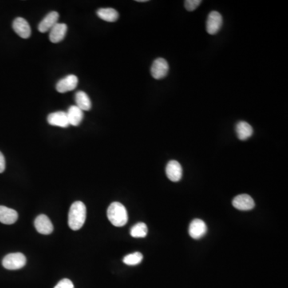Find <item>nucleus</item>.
Wrapping results in <instances>:
<instances>
[{"instance_id":"7","label":"nucleus","mask_w":288,"mask_h":288,"mask_svg":"<svg viewBox=\"0 0 288 288\" xmlns=\"http://www.w3.org/2000/svg\"><path fill=\"white\" fill-rule=\"evenodd\" d=\"M12 28L16 34L23 39H28L32 35V29L26 20L18 17L13 21Z\"/></svg>"},{"instance_id":"21","label":"nucleus","mask_w":288,"mask_h":288,"mask_svg":"<svg viewBox=\"0 0 288 288\" xmlns=\"http://www.w3.org/2000/svg\"><path fill=\"white\" fill-rule=\"evenodd\" d=\"M143 254L140 252H135L132 254H127V256L123 258V262L128 266H135L138 265L143 260Z\"/></svg>"},{"instance_id":"24","label":"nucleus","mask_w":288,"mask_h":288,"mask_svg":"<svg viewBox=\"0 0 288 288\" xmlns=\"http://www.w3.org/2000/svg\"><path fill=\"white\" fill-rule=\"evenodd\" d=\"M5 168H6V160L2 152L0 151V173L4 172Z\"/></svg>"},{"instance_id":"8","label":"nucleus","mask_w":288,"mask_h":288,"mask_svg":"<svg viewBox=\"0 0 288 288\" xmlns=\"http://www.w3.org/2000/svg\"><path fill=\"white\" fill-rule=\"evenodd\" d=\"M188 231L191 238L194 239H199V238H203L207 233V225L201 219H194L189 226Z\"/></svg>"},{"instance_id":"13","label":"nucleus","mask_w":288,"mask_h":288,"mask_svg":"<svg viewBox=\"0 0 288 288\" xmlns=\"http://www.w3.org/2000/svg\"><path fill=\"white\" fill-rule=\"evenodd\" d=\"M68 32V26L65 24L58 23L51 29L49 39L53 44L61 42L65 38Z\"/></svg>"},{"instance_id":"3","label":"nucleus","mask_w":288,"mask_h":288,"mask_svg":"<svg viewBox=\"0 0 288 288\" xmlns=\"http://www.w3.org/2000/svg\"><path fill=\"white\" fill-rule=\"evenodd\" d=\"M27 258L22 253H11L3 259V266L8 270H19L26 265Z\"/></svg>"},{"instance_id":"5","label":"nucleus","mask_w":288,"mask_h":288,"mask_svg":"<svg viewBox=\"0 0 288 288\" xmlns=\"http://www.w3.org/2000/svg\"><path fill=\"white\" fill-rule=\"evenodd\" d=\"M223 25V17L219 12H211L207 20V32L208 34L215 35L219 32Z\"/></svg>"},{"instance_id":"14","label":"nucleus","mask_w":288,"mask_h":288,"mask_svg":"<svg viewBox=\"0 0 288 288\" xmlns=\"http://www.w3.org/2000/svg\"><path fill=\"white\" fill-rule=\"evenodd\" d=\"M48 122L50 125L64 128L70 126L67 112H56L50 114L48 116Z\"/></svg>"},{"instance_id":"16","label":"nucleus","mask_w":288,"mask_h":288,"mask_svg":"<svg viewBox=\"0 0 288 288\" xmlns=\"http://www.w3.org/2000/svg\"><path fill=\"white\" fill-rule=\"evenodd\" d=\"M67 115L70 125L75 127L80 125L84 119V112L78 108L77 106H71L67 112Z\"/></svg>"},{"instance_id":"25","label":"nucleus","mask_w":288,"mask_h":288,"mask_svg":"<svg viewBox=\"0 0 288 288\" xmlns=\"http://www.w3.org/2000/svg\"><path fill=\"white\" fill-rule=\"evenodd\" d=\"M137 2L144 3V2H147V0H137Z\"/></svg>"},{"instance_id":"17","label":"nucleus","mask_w":288,"mask_h":288,"mask_svg":"<svg viewBox=\"0 0 288 288\" xmlns=\"http://www.w3.org/2000/svg\"><path fill=\"white\" fill-rule=\"evenodd\" d=\"M235 131L238 136V139L244 141L253 135V128L248 123L245 121L238 122L235 127Z\"/></svg>"},{"instance_id":"2","label":"nucleus","mask_w":288,"mask_h":288,"mask_svg":"<svg viewBox=\"0 0 288 288\" xmlns=\"http://www.w3.org/2000/svg\"><path fill=\"white\" fill-rule=\"evenodd\" d=\"M108 218L115 227H123L128 221L127 209L122 203L114 202L108 207Z\"/></svg>"},{"instance_id":"10","label":"nucleus","mask_w":288,"mask_h":288,"mask_svg":"<svg viewBox=\"0 0 288 288\" xmlns=\"http://www.w3.org/2000/svg\"><path fill=\"white\" fill-rule=\"evenodd\" d=\"M166 174L170 180L172 182H179L183 175V169L180 163L175 160L170 161L166 167Z\"/></svg>"},{"instance_id":"11","label":"nucleus","mask_w":288,"mask_h":288,"mask_svg":"<svg viewBox=\"0 0 288 288\" xmlns=\"http://www.w3.org/2000/svg\"><path fill=\"white\" fill-rule=\"evenodd\" d=\"M35 227L40 234H50L53 231V225L47 215H40L35 220Z\"/></svg>"},{"instance_id":"22","label":"nucleus","mask_w":288,"mask_h":288,"mask_svg":"<svg viewBox=\"0 0 288 288\" xmlns=\"http://www.w3.org/2000/svg\"><path fill=\"white\" fill-rule=\"evenodd\" d=\"M201 3V0H186L184 2L185 8L188 12H193L200 5Z\"/></svg>"},{"instance_id":"23","label":"nucleus","mask_w":288,"mask_h":288,"mask_svg":"<svg viewBox=\"0 0 288 288\" xmlns=\"http://www.w3.org/2000/svg\"><path fill=\"white\" fill-rule=\"evenodd\" d=\"M54 288H74V284L68 278H64L58 282Z\"/></svg>"},{"instance_id":"9","label":"nucleus","mask_w":288,"mask_h":288,"mask_svg":"<svg viewBox=\"0 0 288 288\" xmlns=\"http://www.w3.org/2000/svg\"><path fill=\"white\" fill-rule=\"evenodd\" d=\"M233 207L238 209L239 211H250L254 207V202L250 195H237L232 201Z\"/></svg>"},{"instance_id":"20","label":"nucleus","mask_w":288,"mask_h":288,"mask_svg":"<svg viewBox=\"0 0 288 288\" xmlns=\"http://www.w3.org/2000/svg\"><path fill=\"white\" fill-rule=\"evenodd\" d=\"M147 226L144 223H138L134 225L133 227H131V235L134 238H144L147 236Z\"/></svg>"},{"instance_id":"18","label":"nucleus","mask_w":288,"mask_h":288,"mask_svg":"<svg viewBox=\"0 0 288 288\" xmlns=\"http://www.w3.org/2000/svg\"><path fill=\"white\" fill-rule=\"evenodd\" d=\"M97 16L106 22L114 23L117 21L119 15L113 8H100L97 11Z\"/></svg>"},{"instance_id":"12","label":"nucleus","mask_w":288,"mask_h":288,"mask_svg":"<svg viewBox=\"0 0 288 288\" xmlns=\"http://www.w3.org/2000/svg\"><path fill=\"white\" fill-rule=\"evenodd\" d=\"M60 18V15L57 12H52L44 17V20L40 23L38 27L39 32L41 33L51 31L53 27L58 24V20Z\"/></svg>"},{"instance_id":"15","label":"nucleus","mask_w":288,"mask_h":288,"mask_svg":"<svg viewBox=\"0 0 288 288\" xmlns=\"http://www.w3.org/2000/svg\"><path fill=\"white\" fill-rule=\"evenodd\" d=\"M18 213L13 209L0 206V223L11 225L16 223L18 219Z\"/></svg>"},{"instance_id":"4","label":"nucleus","mask_w":288,"mask_h":288,"mask_svg":"<svg viewBox=\"0 0 288 288\" xmlns=\"http://www.w3.org/2000/svg\"><path fill=\"white\" fill-rule=\"evenodd\" d=\"M169 72V65L167 60L163 58H158L151 65V74L155 80H162L167 76Z\"/></svg>"},{"instance_id":"6","label":"nucleus","mask_w":288,"mask_h":288,"mask_svg":"<svg viewBox=\"0 0 288 288\" xmlns=\"http://www.w3.org/2000/svg\"><path fill=\"white\" fill-rule=\"evenodd\" d=\"M78 83H79V80H78L77 76L70 75L58 82L56 84V90L60 93L72 92L76 89Z\"/></svg>"},{"instance_id":"19","label":"nucleus","mask_w":288,"mask_h":288,"mask_svg":"<svg viewBox=\"0 0 288 288\" xmlns=\"http://www.w3.org/2000/svg\"><path fill=\"white\" fill-rule=\"evenodd\" d=\"M76 103L78 108L81 109L83 112L89 111L92 108V101L90 100L89 96L84 92H78L76 94Z\"/></svg>"},{"instance_id":"1","label":"nucleus","mask_w":288,"mask_h":288,"mask_svg":"<svg viewBox=\"0 0 288 288\" xmlns=\"http://www.w3.org/2000/svg\"><path fill=\"white\" fill-rule=\"evenodd\" d=\"M87 209L85 204L81 201H76L72 203L68 214V225L73 230H80L86 221Z\"/></svg>"}]
</instances>
